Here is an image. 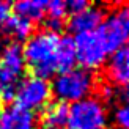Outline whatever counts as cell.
I'll return each instance as SVG.
<instances>
[{
    "instance_id": "cell-1",
    "label": "cell",
    "mask_w": 129,
    "mask_h": 129,
    "mask_svg": "<svg viewBox=\"0 0 129 129\" xmlns=\"http://www.w3.org/2000/svg\"><path fill=\"white\" fill-rule=\"evenodd\" d=\"M60 41V35L47 30L33 31L22 47L25 76L44 79L57 73L55 50Z\"/></svg>"
},
{
    "instance_id": "cell-2",
    "label": "cell",
    "mask_w": 129,
    "mask_h": 129,
    "mask_svg": "<svg viewBox=\"0 0 129 129\" xmlns=\"http://www.w3.org/2000/svg\"><path fill=\"white\" fill-rule=\"evenodd\" d=\"M55 99L64 102H77L94 90V79L90 71L83 68H74L68 73L60 74L50 85Z\"/></svg>"
},
{
    "instance_id": "cell-3",
    "label": "cell",
    "mask_w": 129,
    "mask_h": 129,
    "mask_svg": "<svg viewBox=\"0 0 129 129\" xmlns=\"http://www.w3.org/2000/svg\"><path fill=\"white\" fill-rule=\"evenodd\" d=\"M99 41L104 47L106 54H113L126 46L129 35V10L126 3H121L109 17L101 22L96 28Z\"/></svg>"
},
{
    "instance_id": "cell-4",
    "label": "cell",
    "mask_w": 129,
    "mask_h": 129,
    "mask_svg": "<svg viewBox=\"0 0 129 129\" xmlns=\"http://www.w3.org/2000/svg\"><path fill=\"white\" fill-rule=\"evenodd\" d=\"M50 101H52L50 83L44 79L25 76L17 83L13 104L36 115V113H41V110Z\"/></svg>"
},
{
    "instance_id": "cell-5",
    "label": "cell",
    "mask_w": 129,
    "mask_h": 129,
    "mask_svg": "<svg viewBox=\"0 0 129 129\" xmlns=\"http://www.w3.org/2000/svg\"><path fill=\"white\" fill-rule=\"evenodd\" d=\"M68 129H106V109L96 98H85L69 106Z\"/></svg>"
},
{
    "instance_id": "cell-6",
    "label": "cell",
    "mask_w": 129,
    "mask_h": 129,
    "mask_svg": "<svg viewBox=\"0 0 129 129\" xmlns=\"http://www.w3.org/2000/svg\"><path fill=\"white\" fill-rule=\"evenodd\" d=\"M74 40L76 49V61H79L80 68L83 69H96L106 60V50L102 47L96 31L87 33H77Z\"/></svg>"
},
{
    "instance_id": "cell-7",
    "label": "cell",
    "mask_w": 129,
    "mask_h": 129,
    "mask_svg": "<svg viewBox=\"0 0 129 129\" xmlns=\"http://www.w3.org/2000/svg\"><path fill=\"white\" fill-rule=\"evenodd\" d=\"M24 71L22 46L16 41H10L0 55V85L17 87Z\"/></svg>"
},
{
    "instance_id": "cell-8",
    "label": "cell",
    "mask_w": 129,
    "mask_h": 129,
    "mask_svg": "<svg viewBox=\"0 0 129 129\" xmlns=\"http://www.w3.org/2000/svg\"><path fill=\"white\" fill-rule=\"evenodd\" d=\"M106 13L102 8L94 5L87 6L83 11L76 13L66 19V25L71 31L76 33H87V31H96V28L104 21Z\"/></svg>"
},
{
    "instance_id": "cell-9",
    "label": "cell",
    "mask_w": 129,
    "mask_h": 129,
    "mask_svg": "<svg viewBox=\"0 0 129 129\" xmlns=\"http://www.w3.org/2000/svg\"><path fill=\"white\" fill-rule=\"evenodd\" d=\"M35 113L17 107L6 106L0 110V129H35Z\"/></svg>"
},
{
    "instance_id": "cell-10",
    "label": "cell",
    "mask_w": 129,
    "mask_h": 129,
    "mask_svg": "<svg viewBox=\"0 0 129 129\" xmlns=\"http://www.w3.org/2000/svg\"><path fill=\"white\" fill-rule=\"evenodd\" d=\"M69 104L60 99H52L40 113L41 129H63L68 121Z\"/></svg>"
},
{
    "instance_id": "cell-11",
    "label": "cell",
    "mask_w": 129,
    "mask_h": 129,
    "mask_svg": "<svg viewBox=\"0 0 129 129\" xmlns=\"http://www.w3.org/2000/svg\"><path fill=\"white\" fill-rule=\"evenodd\" d=\"M127 46L121 47L120 50L113 52L110 63L107 66V77L110 79L113 85H117L120 88L127 87V79H129V69H127Z\"/></svg>"
},
{
    "instance_id": "cell-12",
    "label": "cell",
    "mask_w": 129,
    "mask_h": 129,
    "mask_svg": "<svg viewBox=\"0 0 129 129\" xmlns=\"http://www.w3.org/2000/svg\"><path fill=\"white\" fill-rule=\"evenodd\" d=\"M76 64V49H74V40L69 35L60 36L58 46L55 50V66L57 73H68L74 69Z\"/></svg>"
},
{
    "instance_id": "cell-13",
    "label": "cell",
    "mask_w": 129,
    "mask_h": 129,
    "mask_svg": "<svg viewBox=\"0 0 129 129\" xmlns=\"http://www.w3.org/2000/svg\"><path fill=\"white\" fill-rule=\"evenodd\" d=\"M46 3L41 0H25V2H16L11 3V13L19 17H24L30 22H43L46 16Z\"/></svg>"
},
{
    "instance_id": "cell-14",
    "label": "cell",
    "mask_w": 129,
    "mask_h": 129,
    "mask_svg": "<svg viewBox=\"0 0 129 129\" xmlns=\"http://www.w3.org/2000/svg\"><path fill=\"white\" fill-rule=\"evenodd\" d=\"M3 30L6 35H10L11 38H14V41H24L35 31V24L27 21L24 17H19L16 14H11L8 16V19L3 22Z\"/></svg>"
},
{
    "instance_id": "cell-15",
    "label": "cell",
    "mask_w": 129,
    "mask_h": 129,
    "mask_svg": "<svg viewBox=\"0 0 129 129\" xmlns=\"http://www.w3.org/2000/svg\"><path fill=\"white\" fill-rule=\"evenodd\" d=\"M46 17L66 22L68 14H66V8H64V2H60V0L47 2L46 3Z\"/></svg>"
},
{
    "instance_id": "cell-16",
    "label": "cell",
    "mask_w": 129,
    "mask_h": 129,
    "mask_svg": "<svg viewBox=\"0 0 129 129\" xmlns=\"http://www.w3.org/2000/svg\"><path fill=\"white\" fill-rule=\"evenodd\" d=\"M90 5H91V3L85 2V0H69V2H64V8H66V14L69 17V16L76 14V13L83 11Z\"/></svg>"
},
{
    "instance_id": "cell-17",
    "label": "cell",
    "mask_w": 129,
    "mask_h": 129,
    "mask_svg": "<svg viewBox=\"0 0 129 129\" xmlns=\"http://www.w3.org/2000/svg\"><path fill=\"white\" fill-rule=\"evenodd\" d=\"M115 121H117V124L120 126V129H127V126H129V112H127V107L124 104L117 107V110H115Z\"/></svg>"
},
{
    "instance_id": "cell-18",
    "label": "cell",
    "mask_w": 129,
    "mask_h": 129,
    "mask_svg": "<svg viewBox=\"0 0 129 129\" xmlns=\"http://www.w3.org/2000/svg\"><path fill=\"white\" fill-rule=\"evenodd\" d=\"M10 14H11V3L0 2V24H3Z\"/></svg>"
},
{
    "instance_id": "cell-19",
    "label": "cell",
    "mask_w": 129,
    "mask_h": 129,
    "mask_svg": "<svg viewBox=\"0 0 129 129\" xmlns=\"http://www.w3.org/2000/svg\"><path fill=\"white\" fill-rule=\"evenodd\" d=\"M0 94H2V87H0ZM0 109H2V104H0Z\"/></svg>"
}]
</instances>
